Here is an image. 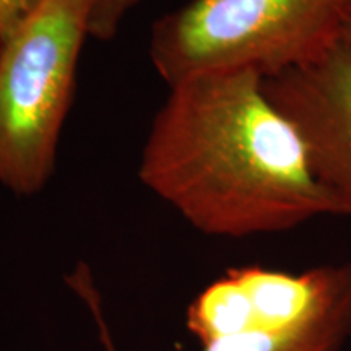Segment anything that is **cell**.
<instances>
[{
	"instance_id": "6da1fadb",
	"label": "cell",
	"mask_w": 351,
	"mask_h": 351,
	"mask_svg": "<svg viewBox=\"0 0 351 351\" xmlns=\"http://www.w3.org/2000/svg\"><path fill=\"white\" fill-rule=\"evenodd\" d=\"M262 83L247 70L189 77L169 86L152 122L140 181L204 234L247 238L348 217Z\"/></svg>"
},
{
	"instance_id": "7a4b0ae2",
	"label": "cell",
	"mask_w": 351,
	"mask_h": 351,
	"mask_svg": "<svg viewBox=\"0 0 351 351\" xmlns=\"http://www.w3.org/2000/svg\"><path fill=\"white\" fill-rule=\"evenodd\" d=\"M351 0H192L161 16L150 59L168 86L213 72L270 78L345 39Z\"/></svg>"
},
{
	"instance_id": "3957f363",
	"label": "cell",
	"mask_w": 351,
	"mask_h": 351,
	"mask_svg": "<svg viewBox=\"0 0 351 351\" xmlns=\"http://www.w3.org/2000/svg\"><path fill=\"white\" fill-rule=\"evenodd\" d=\"M93 0H43L0 43V184L41 192L56 168Z\"/></svg>"
},
{
	"instance_id": "277c9868",
	"label": "cell",
	"mask_w": 351,
	"mask_h": 351,
	"mask_svg": "<svg viewBox=\"0 0 351 351\" xmlns=\"http://www.w3.org/2000/svg\"><path fill=\"white\" fill-rule=\"evenodd\" d=\"M351 261L291 271L244 265L226 270L187 309L189 332L202 346L249 330H280L313 317L330 300Z\"/></svg>"
},
{
	"instance_id": "5b68a950",
	"label": "cell",
	"mask_w": 351,
	"mask_h": 351,
	"mask_svg": "<svg viewBox=\"0 0 351 351\" xmlns=\"http://www.w3.org/2000/svg\"><path fill=\"white\" fill-rule=\"evenodd\" d=\"M262 85L300 137L315 178L351 217V43Z\"/></svg>"
},
{
	"instance_id": "8992f818",
	"label": "cell",
	"mask_w": 351,
	"mask_h": 351,
	"mask_svg": "<svg viewBox=\"0 0 351 351\" xmlns=\"http://www.w3.org/2000/svg\"><path fill=\"white\" fill-rule=\"evenodd\" d=\"M80 295L90 302L101 328L106 351H116L109 330L98 311L96 295L80 282ZM351 340V267L348 275L319 313L295 327L280 330H249L212 341L204 351H343Z\"/></svg>"
},
{
	"instance_id": "52a82bcc",
	"label": "cell",
	"mask_w": 351,
	"mask_h": 351,
	"mask_svg": "<svg viewBox=\"0 0 351 351\" xmlns=\"http://www.w3.org/2000/svg\"><path fill=\"white\" fill-rule=\"evenodd\" d=\"M142 0H93L90 16V38L108 41L119 32L122 20Z\"/></svg>"
},
{
	"instance_id": "ba28073f",
	"label": "cell",
	"mask_w": 351,
	"mask_h": 351,
	"mask_svg": "<svg viewBox=\"0 0 351 351\" xmlns=\"http://www.w3.org/2000/svg\"><path fill=\"white\" fill-rule=\"evenodd\" d=\"M43 0H0V43L10 38Z\"/></svg>"
},
{
	"instance_id": "9c48e42d",
	"label": "cell",
	"mask_w": 351,
	"mask_h": 351,
	"mask_svg": "<svg viewBox=\"0 0 351 351\" xmlns=\"http://www.w3.org/2000/svg\"><path fill=\"white\" fill-rule=\"evenodd\" d=\"M345 39L351 43V23L346 26V29H345Z\"/></svg>"
}]
</instances>
